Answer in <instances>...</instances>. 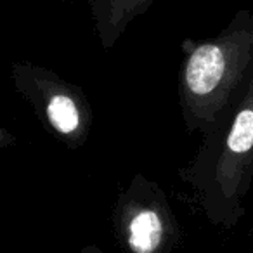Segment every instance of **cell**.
I'll list each match as a JSON object with an SVG mask.
<instances>
[{
    "instance_id": "cell-1",
    "label": "cell",
    "mask_w": 253,
    "mask_h": 253,
    "mask_svg": "<svg viewBox=\"0 0 253 253\" xmlns=\"http://www.w3.org/2000/svg\"><path fill=\"white\" fill-rule=\"evenodd\" d=\"M239 19L236 18V26L232 28L231 42L222 40V42H207L198 45L191 52L186 64V84L189 90L196 95H207L217 88L222 82L229 63V49L232 47L238 35Z\"/></svg>"
},
{
    "instance_id": "cell-2",
    "label": "cell",
    "mask_w": 253,
    "mask_h": 253,
    "mask_svg": "<svg viewBox=\"0 0 253 253\" xmlns=\"http://www.w3.org/2000/svg\"><path fill=\"white\" fill-rule=\"evenodd\" d=\"M97 26L109 37L116 35L135 16L142 14L153 0H88Z\"/></svg>"
},
{
    "instance_id": "cell-4",
    "label": "cell",
    "mask_w": 253,
    "mask_h": 253,
    "mask_svg": "<svg viewBox=\"0 0 253 253\" xmlns=\"http://www.w3.org/2000/svg\"><path fill=\"white\" fill-rule=\"evenodd\" d=\"M47 116H49L54 128L63 132V134H70V132L77 130L78 123H80L77 106L66 95H56L50 99L49 106H47Z\"/></svg>"
},
{
    "instance_id": "cell-3",
    "label": "cell",
    "mask_w": 253,
    "mask_h": 253,
    "mask_svg": "<svg viewBox=\"0 0 253 253\" xmlns=\"http://www.w3.org/2000/svg\"><path fill=\"white\" fill-rule=\"evenodd\" d=\"M162 220L153 210L137 213L130 222L128 245L135 253H153L162 241Z\"/></svg>"
},
{
    "instance_id": "cell-5",
    "label": "cell",
    "mask_w": 253,
    "mask_h": 253,
    "mask_svg": "<svg viewBox=\"0 0 253 253\" xmlns=\"http://www.w3.org/2000/svg\"><path fill=\"white\" fill-rule=\"evenodd\" d=\"M227 146L234 153H246L253 146V111L245 109L236 116L229 132Z\"/></svg>"
}]
</instances>
